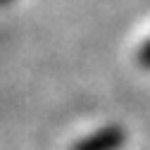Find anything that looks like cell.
I'll return each instance as SVG.
<instances>
[{
	"mask_svg": "<svg viewBox=\"0 0 150 150\" xmlns=\"http://www.w3.org/2000/svg\"><path fill=\"white\" fill-rule=\"evenodd\" d=\"M124 143H126V131L117 124H110L96 134L81 138L79 143H74L71 150H119Z\"/></svg>",
	"mask_w": 150,
	"mask_h": 150,
	"instance_id": "cell-1",
	"label": "cell"
},
{
	"mask_svg": "<svg viewBox=\"0 0 150 150\" xmlns=\"http://www.w3.org/2000/svg\"><path fill=\"white\" fill-rule=\"evenodd\" d=\"M136 60H138V64H141V67L150 69V41H145V43L138 48V55H136Z\"/></svg>",
	"mask_w": 150,
	"mask_h": 150,
	"instance_id": "cell-2",
	"label": "cell"
},
{
	"mask_svg": "<svg viewBox=\"0 0 150 150\" xmlns=\"http://www.w3.org/2000/svg\"><path fill=\"white\" fill-rule=\"evenodd\" d=\"M5 3H10V0H0V5H5Z\"/></svg>",
	"mask_w": 150,
	"mask_h": 150,
	"instance_id": "cell-3",
	"label": "cell"
}]
</instances>
